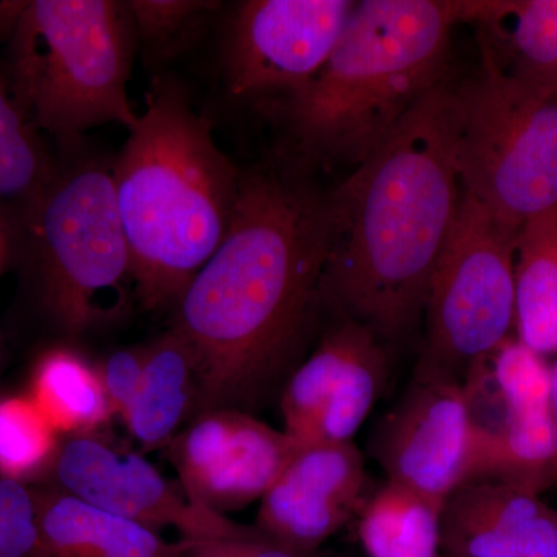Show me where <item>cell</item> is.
Instances as JSON below:
<instances>
[{
  "label": "cell",
  "mask_w": 557,
  "mask_h": 557,
  "mask_svg": "<svg viewBox=\"0 0 557 557\" xmlns=\"http://www.w3.org/2000/svg\"><path fill=\"white\" fill-rule=\"evenodd\" d=\"M330 242L329 193L278 156L240 172L228 231L177 302L189 348V420L212 409L258 412L295 372L318 318Z\"/></svg>",
  "instance_id": "cell-1"
},
{
  "label": "cell",
  "mask_w": 557,
  "mask_h": 557,
  "mask_svg": "<svg viewBox=\"0 0 557 557\" xmlns=\"http://www.w3.org/2000/svg\"><path fill=\"white\" fill-rule=\"evenodd\" d=\"M457 104L446 79L330 190L325 313L397 343L423 319L429 282L461 203Z\"/></svg>",
  "instance_id": "cell-2"
},
{
  "label": "cell",
  "mask_w": 557,
  "mask_h": 557,
  "mask_svg": "<svg viewBox=\"0 0 557 557\" xmlns=\"http://www.w3.org/2000/svg\"><path fill=\"white\" fill-rule=\"evenodd\" d=\"M112 160L113 194L131 251L132 282L148 310L180 296L228 231L240 170L172 76L153 79Z\"/></svg>",
  "instance_id": "cell-3"
},
{
  "label": "cell",
  "mask_w": 557,
  "mask_h": 557,
  "mask_svg": "<svg viewBox=\"0 0 557 557\" xmlns=\"http://www.w3.org/2000/svg\"><path fill=\"white\" fill-rule=\"evenodd\" d=\"M467 0H362L309 84L271 102L287 156L357 168L418 102L449 79L450 36Z\"/></svg>",
  "instance_id": "cell-4"
},
{
  "label": "cell",
  "mask_w": 557,
  "mask_h": 557,
  "mask_svg": "<svg viewBox=\"0 0 557 557\" xmlns=\"http://www.w3.org/2000/svg\"><path fill=\"white\" fill-rule=\"evenodd\" d=\"M135 46L126 2H25L11 32V90L33 126L57 137L108 123L129 131L138 119L127 95Z\"/></svg>",
  "instance_id": "cell-5"
},
{
  "label": "cell",
  "mask_w": 557,
  "mask_h": 557,
  "mask_svg": "<svg viewBox=\"0 0 557 557\" xmlns=\"http://www.w3.org/2000/svg\"><path fill=\"white\" fill-rule=\"evenodd\" d=\"M25 226L40 304L58 332L75 338L119 313L132 262L112 161L79 156L57 168Z\"/></svg>",
  "instance_id": "cell-6"
},
{
  "label": "cell",
  "mask_w": 557,
  "mask_h": 557,
  "mask_svg": "<svg viewBox=\"0 0 557 557\" xmlns=\"http://www.w3.org/2000/svg\"><path fill=\"white\" fill-rule=\"evenodd\" d=\"M454 91L461 189L516 228L557 209V90L505 75L480 53Z\"/></svg>",
  "instance_id": "cell-7"
},
{
  "label": "cell",
  "mask_w": 557,
  "mask_h": 557,
  "mask_svg": "<svg viewBox=\"0 0 557 557\" xmlns=\"http://www.w3.org/2000/svg\"><path fill=\"white\" fill-rule=\"evenodd\" d=\"M519 231L461 190L456 223L429 282L417 376L465 386L511 338Z\"/></svg>",
  "instance_id": "cell-8"
},
{
  "label": "cell",
  "mask_w": 557,
  "mask_h": 557,
  "mask_svg": "<svg viewBox=\"0 0 557 557\" xmlns=\"http://www.w3.org/2000/svg\"><path fill=\"white\" fill-rule=\"evenodd\" d=\"M355 0H248L230 24V94L285 97L321 72L354 14Z\"/></svg>",
  "instance_id": "cell-9"
},
{
  "label": "cell",
  "mask_w": 557,
  "mask_h": 557,
  "mask_svg": "<svg viewBox=\"0 0 557 557\" xmlns=\"http://www.w3.org/2000/svg\"><path fill=\"white\" fill-rule=\"evenodd\" d=\"M480 429L463 384L413 375L373 438V456L387 482L445 504L458 486L474 479Z\"/></svg>",
  "instance_id": "cell-10"
},
{
  "label": "cell",
  "mask_w": 557,
  "mask_h": 557,
  "mask_svg": "<svg viewBox=\"0 0 557 557\" xmlns=\"http://www.w3.org/2000/svg\"><path fill=\"white\" fill-rule=\"evenodd\" d=\"M285 431L239 409H212L168 445L186 497L225 515L260 500L304 448Z\"/></svg>",
  "instance_id": "cell-11"
},
{
  "label": "cell",
  "mask_w": 557,
  "mask_h": 557,
  "mask_svg": "<svg viewBox=\"0 0 557 557\" xmlns=\"http://www.w3.org/2000/svg\"><path fill=\"white\" fill-rule=\"evenodd\" d=\"M51 471L65 494L156 531L175 528L182 539L225 536L247 527L193 504L145 457L94 434L70 435Z\"/></svg>",
  "instance_id": "cell-12"
},
{
  "label": "cell",
  "mask_w": 557,
  "mask_h": 557,
  "mask_svg": "<svg viewBox=\"0 0 557 557\" xmlns=\"http://www.w3.org/2000/svg\"><path fill=\"white\" fill-rule=\"evenodd\" d=\"M496 392L502 420L483 429L478 478L502 479L541 493L557 483V421L552 368L518 338L482 364Z\"/></svg>",
  "instance_id": "cell-13"
},
{
  "label": "cell",
  "mask_w": 557,
  "mask_h": 557,
  "mask_svg": "<svg viewBox=\"0 0 557 557\" xmlns=\"http://www.w3.org/2000/svg\"><path fill=\"white\" fill-rule=\"evenodd\" d=\"M364 457L354 442L306 445L260 498L256 528L299 552L321 545L369 502Z\"/></svg>",
  "instance_id": "cell-14"
},
{
  "label": "cell",
  "mask_w": 557,
  "mask_h": 557,
  "mask_svg": "<svg viewBox=\"0 0 557 557\" xmlns=\"http://www.w3.org/2000/svg\"><path fill=\"white\" fill-rule=\"evenodd\" d=\"M557 512L536 491L502 479L469 480L443 504L442 555L557 557Z\"/></svg>",
  "instance_id": "cell-15"
},
{
  "label": "cell",
  "mask_w": 557,
  "mask_h": 557,
  "mask_svg": "<svg viewBox=\"0 0 557 557\" xmlns=\"http://www.w3.org/2000/svg\"><path fill=\"white\" fill-rule=\"evenodd\" d=\"M38 545L33 557H183L182 542L65 494L35 490Z\"/></svg>",
  "instance_id": "cell-16"
},
{
  "label": "cell",
  "mask_w": 557,
  "mask_h": 557,
  "mask_svg": "<svg viewBox=\"0 0 557 557\" xmlns=\"http://www.w3.org/2000/svg\"><path fill=\"white\" fill-rule=\"evenodd\" d=\"M467 22L500 72L557 90V0H467Z\"/></svg>",
  "instance_id": "cell-17"
},
{
  "label": "cell",
  "mask_w": 557,
  "mask_h": 557,
  "mask_svg": "<svg viewBox=\"0 0 557 557\" xmlns=\"http://www.w3.org/2000/svg\"><path fill=\"white\" fill-rule=\"evenodd\" d=\"M193 401V359L185 341L171 329L146 348L141 383L123 420L143 448H160L188 423Z\"/></svg>",
  "instance_id": "cell-18"
},
{
  "label": "cell",
  "mask_w": 557,
  "mask_h": 557,
  "mask_svg": "<svg viewBox=\"0 0 557 557\" xmlns=\"http://www.w3.org/2000/svg\"><path fill=\"white\" fill-rule=\"evenodd\" d=\"M387 372L384 344L369 329L347 319L346 343L307 445L354 442V435L383 394Z\"/></svg>",
  "instance_id": "cell-19"
},
{
  "label": "cell",
  "mask_w": 557,
  "mask_h": 557,
  "mask_svg": "<svg viewBox=\"0 0 557 557\" xmlns=\"http://www.w3.org/2000/svg\"><path fill=\"white\" fill-rule=\"evenodd\" d=\"M515 285L516 338L542 358L557 355V209L520 228Z\"/></svg>",
  "instance_id": "cell-20"
},
{
  "label": "cell",
  "mask_w": 557,
  "mask_h": 557,
  "mask_svg": "<svg viewBox=\"0 0 557 557\" xmlns=\"http://www.w3.org/2000/svg\"><path fill=\"white\" fill-rule=\"evenodd\" d=\"M28 397L58 434H94L113 413L100 372L65 347L36 362Z\"/></svg>",
  "instance_id": "cell-21"
},
{
  "label": "cell",
  "mask_w": 557,
  "mask_h": 557,
  "mask_svg": "<svg viewBox=\"0 0 557 557\" xmlns=\"http://www.w3.org/2000/svg\"><path fill=\"white\" fill-rule=\"evenodd\" d=\"M442 505L387 482L359 515V539L369 557H440Z\"/></svg>",
  "instance_id": "cell-22"
},
{
  "label": "cell",
  "mask_w": 557,
  "mask_h": 557,
  "mask_svg": "<svg viewBox=\"0 0 557 557\" xmlns=\"http://www.w3.org/2000/svg\"><path fill=\"white\" fill-rule=\"evenodd\" d=\"M36 127L0 76V212L28 219L53 178V166Z\"/></svg>",
  "instance_id": "cell-23"
},
{
  "label": "cell",
  "mask_w": 557,
  "mask_h": 557,
  "mask_svg": "<svg viewBox=\"0 0 557 557\" xmlns=\"http://www.w3.org/2000/svg\"><path fill=\"white\" fill-rule=\"evenodd\" d=\"M58 435L28 395L0 398V478L25 483L53 467Z\"/></svg>",
  "instance_id": "cell-24"
},
{
  "label": "cell",
  "mask_w": 557,
  "mask_h": 557,
  "mask_svg": "<svg viewBox=\"0 0 557 557\" xmlns=\"http://www.w3.org/2000/svg\"><path fill=\"white\" fill-rule=\"evenodd\" d=\"M129 9L135 36L156 58H168L219 3L200 0H132Z\"/></svg>",
  "instance_id": "cell-25"
},
{
  "label": "cell",
  "mask_w": 557,
  "mask_h": 557,
  "mask_svg": "<svg viewBox=\"0 0 557 557\" xmlns=\"http://www.w3.org/2000/svg\"><path fill=\"white\" fill-rule=\"evenodd\" d=\"M38 545L35 490L0 478V557H33Z\"/></svg>",
  "instance_id": "cell-26"
},
{
  "label": "cell",
  "mask_w": 557,
  "mask_h": 557,
  "mask_svg": "<svg viewBox=\"0 0 557 557\" xmlns=\"http://www.w3.org/2000/svg\"><path fill=\"white\" fill-rule=\"evenodd\" d=\"M180 542L183 557H324L319 552L285 547L256 527H245L225 536L180 539Z\"/></svg>",
  "instance_id": "cell-27"
},
{
  "label": "cell",
  "mask_w": 557,
  "mask_h": 557,
  "mask_svg": "<svg viewBox=\"0 0 557 557\" xmlns=\"http://www.w3.org/2000/svg\"><path fill=\"white\" fill-rule=\"evenodd\" d=\"M145 369V350L115 351L106 359L100 372L102 386L113 413L123 417L137 394Z\"/></svg>",
  "instance_id": "cell-28"
},
{
  "label": "cell",
  "mask_w": 557,
  "mask_h": 557,
  "mask_svg": "<svg viewBox=\"0 0 557 557\" xmlns=\"http://www.w3.org/2000/svg\"><path fill=\"white\" fill-rule=\"evenodd\" d=\"M25 2H0V32H13Z\"/></svg>",
  "instance_id": "cell-29"
},
{
  "label": "cell",
  "mask_w": 557,
  "mask_h": 557,
  "mask_svg": "<svg viewBox=\"0 0 557 557\" xmlns=\"http://www.w3.org/2000/svg\"><path fill=\"white\" fill-rule=\"evenodd\" d=\"M552 395H553V408H555L556 421H557V361L552 368Z\"/></svg>",
  "instance_id": "cell-30"
},
{
  "label": "cell",
  "mask_w": 557,
  "mask_h": 557,
  "mask_svg": "<svg viewBox=\"0 0 557 557\" xmlns=\"http://www.w3.org/2000/svg\"><path fill=\"white\" fill-rule=\"evenodd\" d=\"M440 557H460V556H449V555H442Z\"/></svg>",
  "instance_id": "cell-31"
},
{
  "label": "cell",
  "mask_w": 557,
  "mask_h": 557,
  "mask_svg": "<svg viewBox=\"0 0 557 557\" xmlns=\"http://www.w3.org/2000/svg\"><path fill=\"white\" fill-rule=\"evenodd\" d=\"M556 553H557V527H556Z\"/></svg>",
  "instance_id": "cell-32"
}]
</instances>
